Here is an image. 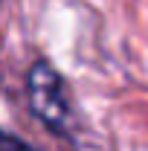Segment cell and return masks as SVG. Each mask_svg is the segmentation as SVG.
Instances as JSON below:
<instances>
[{"mask_svg":"<svg viewBox=\"0 0 148 151\" xmlns=\"http://www.w3.org/2000/svg\"><path fill=\"white\" fill-rule=\"evenodd\" d=\"M26 90H29V108L38 119L58 134H67L70 122H73V111H70V99L64 90L61 76L50 67V64H35L26 78Z\"/></svg>","mask_w":148,"mask_h":151,"instance_id":"obj_1","label":"cell"},{"mask_svg":"<svg viewBox=\"0 0 148 151\" xmlns=\"http://www.w3.org/2000/svg\"><path fill=\"white\" fill-rule=\"evenodd\" d=\"M0 151H35V148L26 145V142L18 139V137H9V134L0 131Z\"/></svg>","mask_w":148,"mask_h":151,"instance_id":"obj_2","label":"cell"}]
</instances>
